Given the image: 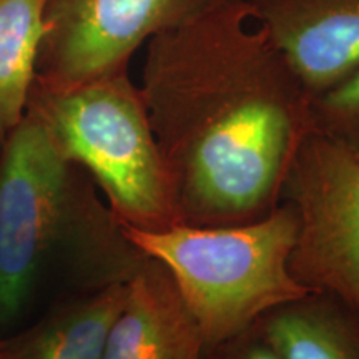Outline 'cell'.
Instances as JSON below:
<instances>
[{
  "mask_svg": "<svg viewBox=\"0 0 359 359\" xmlns=\"http://www.w3.org/2000/svg\"><path fill=\"white\" fill-rule=\"evenodd\" d=\"M138 88L180 224L235 226L275 212L311 130L309 95L246 0H219L148 40Z\"/></svg>",
  "mask_w": 359,
  "mask_h": 359,
  "instance_id": "cell-1",
  "label": "cell"
},
{
  "mask_svg": "<svg viewBox=\"0 0 359 359\" xmlns=\"http://www.w3.org/2000/svg\"><path fill=\"white\" fill-rule=\"evenodd\" d=\"M145 259L92 178L27 110L0 154V327L24 314L52 268L88 293L128 281Z\"/></svg>",
  "mask_w": 359,
  "mask_h": 359,
  "instance_id": "cell-2",
  "label": "cell"
},
{
  "mask_svg": "<svg viewBox=\"0 0 359 359\" xmlns=\"http://www.w3.org/2000/svg\"><path fill=\"white\" fill-rule=\"evenodd\" d=\"M122 230L135 248L168 269L206 351L253 327L273 309L313 293L290 271L298 222L285 203L268 217L235 226L175 224L145 231L122 224Z\"/></svg>",
  "mask_w": 359,
  "mask_h": 359,
  "instance_id": "cell-3",
  "label": "cell"
},
{
  "mask_svg": "<svg viewBox=\"0 0 359 359\" xmlns=\"http://www.w3.org/2000/svg\"><path fill=\"white\" fill-rule=\"evenodd\" d=\"M27 110L100 188L120 224L145 231L180 224L172 180L128 70L70 87L34 82Z\"/></svg>",
  "mask_w": 359,
  "mask_h": 359,
  "instance_id": "cell-4",
  "label": "cell"
},
{
  "mask_svg": "<svg viewBox=\"0 0 359 359\" xmlns=\"http://www.w3.org/2000/svg\"><path fill=\"white\" fill-rule=\"evenodd\" d=\"M280 203L298 222L290 257L294 280L359 313V148L309 130L283 180Z\"/></svg>",
  "mask_w": 359,
  "mask_h": 359,
  "instance_id": "cell-5",
  "label": "cell"
},
{
  "mask_svg": "<svg viewBox=\"0 0 359 359\" xmlns=\"http://www.w3.org/2000/svg\"><path fill=\"white\" fill-rule=\"evenodd\" d=\"M219 0H45L35 82L70 87L116 72L155 35L187 24Z\"/></svg>",
  "mask_w": 359,
  "mask_h": 359,
  "instance_id": "cell-6",
  "label": "cell"
},
{
  "mask_svg": "<svg viewBox=\"0 0 359 359\" xmlns=\"http://www.w3.org/2000/svg\"><path fill=\"white\" fill-rule=\"evenodd\" d=\"M309 98L359 70V0H246Z\"/></svg>",
  "mask_w": 359,
  "mask_h": 359,
  "instance_id": "cell-7",
  "label": "cell"
},
{
  "mask_svg": "<svg viewBox=\"0 0 359 359\" xmlns=\"http://www.w3.org/2000/svg\"><path fill=\"white\" fill-rule=\"evenodd\" d=\"M201 331L167 268L148 258L128 280L103 359H205Z\"/></svg>",
  "mask_w": 359,
  "mask_h": 359,
  "instance_id": "cell-8",
  "label": "cell"
},
{
  "mask_svg": "<svg viewBox=\"0 0 359 359\" xmlns=\"http://www.w3.org/2000/svg\"><path fill=\"white\" fill-rule=\"evenodd\" d=\"M128 281L80 293L37 325L0 343V359H103Z\"/></svg>",
  "mask_w": 359,
  "mask_h": 359,
  "instance_id": "cell-9",
  "label": "cell"
},
{
  "mask_svg": "<svg viewBox=\"0 0 359 359\" xmlns=\"http://www.w3.org/2000/svg\"><path fill=\"white\" fill-rule=\"evenodd\" d=\"M257 325L281 359H359V313L330 294L309 293Z\"/></svg>",
  "mask_w": 359,
  "mask_h": 359,
  "instance_id": "cell-10",
  "label": "cell"
},
{
  "mask_svg": "<svg viewBox=\"0 0 359 359\" xmlns=\"http://www.w3.org/2000/svg\"><path fill=\"white\" fill-rule=\"evenodd\" d=\"M45 0H0V142L29 107L45 24Z\"/></svg>",
  "mask_w": 359,
  "mask_h": 359,
  "instance_id": "cell-11",
  "label": "cell"
},
{
  "mask_svg": "<svg viewBox=\"0 0 359 359\" xmlns=\"http://www.w3.org/2000/svg\"><path fill=\"white\" fill-rule=\"evenodd\" d=\"M311 130L359 148V70L309 98Z\"/></svg>",
  "mask_w": 359,
  "mask_h": 359,
  "instance_id": "cell-12",
  "label": "cell"
},
{
  "mask_svg": "<svg viewBox=\"0 0 359 359\" xmlns=\"http://www.w3.org/2000/svg\"><path fill=\"white\" fill-rule=\"evenodd\" d=\"M205 359H281L258 325L224 341L205 354Z\"/></svg>",
  "mask_w": 359,
  "mask_h": 359,
  "instance_id": "cell-13",
  "label": "cell"
}]
</instances>
